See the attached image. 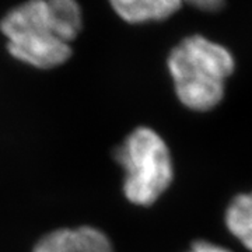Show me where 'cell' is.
<instances>
[{"mask_svg":"<svg viewBox=\"0 0 252 252\" xmlns=\"http://www.w3.org/2000/svg\"><path fill=\"white\" fill-rule=\"evenodd\" d=\"M112 157L122 172V196L132 206H154L174 184L171 147L153 126L132 127L114 147Z\"/></svg>","mask_w":252,"mask_h":252,"instance_id":"7a4b0ae2","label":"cell"},{"mask_svg":"<svg viewBox=\"0 0 252 252\" xmlns=\"http://www.w3.org/2000/svg\"><path fill=\"white\" fill-rule=\"evenodd\" d=\"M223 221L227 233L244 250L252 252V189L240 192L230 199Z\"/></svg>","mask_w":252,"mask_h":252,"instance_id":"5b68a950","label":"cell"},{"mask_svg":"<svg viewBox=\"0 0 252 252\" xmlns=\"http://www.w3.org/2000/svg\"><path fill=\"white\" fill-rule=\"evenodd\" d=\"M184 252H234L221 244L213 243L210 240H196Z\"/></svg>","mask_w":252,"mask_h":252,"instance_id":"9c48e42d","label":"cell"},{"mask_svg":"<svg viewBox=\"0 0 252 252\" xmlns=\"http://www.w3.org/2000/svg\"><path fill=\"white\" fill-rule=\"evenodd\" d=\"M114 11L129 24L162 21L182 7L184 0H109Z\"/></svg>","mask_w":252,"mask_h":252,"instance_id":"277c9868","label":"cell"},{"mask_svg":"<svg viewBox=\"0 0 252 252\" xmlns=\"http://www.w3.org/2000/svg\"><path fill=\"white\" fill-rule=\"evenodd\" d=\"M30 252H81L74 225L48 230L36 238Z\"/></svg>","mask_w":252,"mask_h":252,"instance_id":"52a82bcc","label":"cell"},{"mask_svg":"<svg viewBox=\"0 0 252 252\" xmlns=\"http://www.w3.org/2000/svg\"><path fill=\"white\" fill-rule=\"evenodd\" d=\"M9 55L38 70L61 67L73 55L70 44L58 35L46 0H27L0 21Z\"/></svg>","mask_w":252,"mask_h":252,"instance_id":"3957f363","label":"cell"},{"mask_svg":"<svg viewBox=\"0 0 252 252\" xmlns=\"http://www.w3.org/2000/svg\"><path fill=\"white\" fill-rule=\"evenodd\" d=\"M167 70L181 105L206 114L223 102L227 81L235 72V58L224 45L193 34L170 51Z\"/></svg>","mask_w":252,"mask_h":252,"instance_id":"6da1fadb","label":"cell"},{"mask_svg":"<svg viewBox=\"0 0 252 252\" xmlns=\"http://www.w3.org/2000/svg\"><path fill=\"white\" fill-rule=\"evenodd\" d=\"M81 252H117L111 235L95 224L74 225Z\"/></svg>","mask_w":252,"mask_h":252,"instance_id":"ba28073f","label":"cell"},{"mask_svg":"<svg viewBox=\"0 0 252 252\" xmlns=\"http://www.w3.org/2000/svg\"><path fill=\"white\" fill-rule=\"evenodd\" d=\"M184 3L203 11H217L224 6V0H184Z\"/></svg>","mask_w":252,"mask_h":252,"instance_id":"30bf717a","label":"cell"},{"mask_svg":"<svg viewBox=\"0 0 252 252\" xmlns=\"http://www.w3.org/2000/svg\"><path fill=\"white\" fill-rule=\"evenodd\" d=\"M58 35L72 45L83 28V14L76 0H46Z\"/></svg>","mask_w":252,"mask_h":252,"instance_id":"8992f818","label":"cell"}]
</instances>
